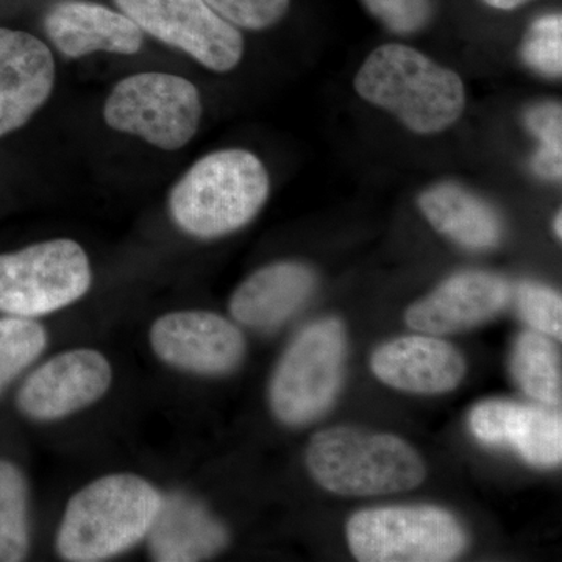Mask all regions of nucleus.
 <instances>
[{
  "label": "nucleus",
  "mask_w": 562,
  "mask_h": 562,
  "mask_svg": "<svg viewBox=\"0 0 562 562\" xmlns=\"http://www.w3.org/2000/svg\"><path fill=\"white\" fill-rule=\"evenodd\" d=\"M355 91L419 135L446 131L465 109L461 77L403 44L373 50L355 77Z\"/></svg>",
  "instance_id": "1"
},
{
  "label": "nucleus",
  "mask_w": 562,
  "mask_h": 562,
  "mask_svg": "<svg viewBox=\"0 0 562 562\" xmlns=\"http://www.w3.org/2000/svg\"><path fill=\"white\" fill-rule=\"evenodd\" d=\"M269 190V173L257 155L213 151L173 184L169 213L194 238H221L250 224L268 202Z\"/></svg>",
  "instance_id": "2"
},
{
  "label": "nucleus",
  "mask_w": 562,
  "mask_h": 562,
  "mask_svg": "<svg viewBox=\"0 0 562 562\" xmlns=\"http://www.w3.org/2000/svg\"><path fill=\"white\" fill-rule=\"evenodd\" d=\"M161 494L132 473L95 480L68 503L57 536L63 560L98 562L127 552L149 535Z\"/></svg>",
  "instance_id": "3"
},
{
  "label": "nucleus",
  "mask_w": 562,
  "mask_h": 562,
  "mask_svg": "<svg viewBox=\"0 0 562 562\" xmlns=\"http://www.w3.org/2000/svg\"><path fill=\"white\" fill-rule=\"evenodd\" d=\"M305 460L314 482L344 497L412 491L427 475L424 461L408 442L344 425L316 432Z\"/></svg>",
  "instance_id": "4"
},
{
  "label": "nucleus",
  "mask_w": 562,
  "mask_h": 562,
  "mask_svg": "<svg viewBox=\"0 0 562 562\" xmlns=\"http://www.w3.org/2000/svg\"><path fill=\"white\" fill-rule=\"evenodd\" d=\"M347 338L336 317L312 322L290 344L269 387L272 413L281 424H313L331 408L346 372Z\"/></svg>",
  "instance_id": "5"
},
{
  "label": "nucleus",
  "mask_w": 562,
  "mask_h": 562,
  "mask_svg": "<svg viewBox=\"0 0 562 562\" xmlns=\"http://www.w3.org/2000/svg\"><path fill=\"white\" fill-rule=\"evenodd\" d=\"M346 535L361 562L453 561L469 543L460 520L435 506L364 509L350 517Z\"/></svg>",
  "instance_id": "6"
},
{
  "label": "nucleus",
  "mask_w": 562,
  "mask_h": 562,
  "mask_svg": "<svg viewBox=\"0 0 562 562\" xmlns=\"http://www.w3.org/2000/svg\"><path fill=\"white\" fill-rule=\"evenodd\" d=\"M90 260L72 239H52L0 255V313L46 316L79 301L91 288Z\"/></svg>",
  "instance_id": "7"
},
{
  "label": "nucleus",
  "mask_w": 562,
  "mask_h": 562,
  "mask_svg": "<svg viewBox=\"0 0 562 562\" xmlns=\"http://www.w3.org/2000/svg\"><path fill=\"white\" fill-rule=\"evenodd\" d=\"M103 117L113 131L139 136L158 149L179 150L201 124V94L183 77L135 74L110 92Z\"/></svg>",
  "instance_id": "8"
},
{
  "label": "nucleus",
  "mask_w": 562,
  "mask_h": 562,
  "mask_svg": "<svg viewBox=\"0 0 562 562\" xmlns=\"http://www.w3.org/2000/svg\"><path fill=\"white\" fill-rule=\"evenodd\" d=\"M140 31L177 47L214 72L241 61L244 41L205 0H114Z\"/></svg>",
  "instance_id": "9"
},
{
  "label": "nucleus",
  "mask_w": 562,
  "mask_h": 562,
  "mask_svg": "<svg viewBox=\"0 0 562 562\" xmlns=\"http://www.w3.org/2000/svg\"><path fill=\"white\" fill-rule=\"evenodd\" d=\"M150 344L166 364L198 375L231 373L246 355L241 330L210 312L166 314L151 327Z\"/></svg>",
  "instance_id": "10"
},
{
  "label": "nucleus",
  "mask_w": 562,
  "mask_h": 562,
  "mask_svg": "<svg viewBox=\"0 0 562 562\" xmlns=\"http://www.w3.org/2000/svg\"><path fill=\"white\" fill-rule=\"evenodd\" d=\"M113 372L99 351H65L33 371L18 394V406L35 420H58L98 402Z\"/></svg>",
  "instance_id": "11"
},
{
  "label": "nucleus",
  "mask_w": 562,
  "mask_h": 562,
  "mask_svg": "<svg viewBox=\"0 0 562 562\" xmlns=\"http://www.w3.org/2000/svg\"><path fill=\"white\" fill-rule=\"evenodd\" d=\"M512 284L495 273H454L422 301L409 306L406 324L413 330L442 336L479 327L512 302Z\"/></svg>",
  "instance_id": "12"
},
{
  "label": "nucleus",
  "mask_w": 562,
  "mask_h": 562,
  "mask_svg": "<svg viewBox=\"0 0 562 562\" xmlns=\"http://www.w3.org/2000/svg\"><path fill=\"white\" fill-rule=\"evenodd\" d=\"M469 428L480 442L509 447L536 468L561 464L562 419L553 409L492 398L473 406Z\"/></svg>",
  "instance_id": "13"
},
{
  "label": "nucleus",
  "mask_w": 562,
  "mask_h": 562,
  "mask_svg": "<svg viewBox=\"0 0 562 562\" xmlns=\"http://www.w3.org/2000/svg\"><path fill=\"white\" fill-rule=\"evenodd\" d=\"M54 55L27 32L0 29V138L27 124L50 98Z\"/></svg>",
  "instance_id": "14"
},
{
  "label": "nucleus",
  "mask_w": 562,
  "mask_h": 562,
  "mask_svg": "<svg viewBox=\"0 0 562 562\" xmlns=\"http://www.w3.org/2000/svg\"><path fill=\"white\" fill-rule=\"evenodd\" d=\"M371 369L394 390L430 395L457 390L468 364L452 344L422 333L382 344L372 353Z\"/></svg>",
  "instance_id": "15"
},
{
  "label": "nucleus",
  "mask_w": 562,
  "mask_h": 562,
  "mask_svg": "<svg viewBox=\"0 0 562 562\" xmlns=\"http://www.w3.org/2000/svg\"><path fill=\"white\" fill-rule=\"evenodd\" d=\"M44 29L68 58L94 52L133 55L143 46V31L124 13L83 0H65L47 13Z\"/></svg>",
  "instance_id": "16"
},
{
  "label": "nucleus",
  "mask_w": 562,
  "mask_h": 562,
  "mask_svg": "<svg viewBox=\"0 0 562 562\" xmlns=\"http://www.w3.org/2000/svg\"><path fill=\"white\" fill-rule=\"evenodd\" d=\"M317 277L312 268L295 261L266 266L233 292L231 313L239 324L271 330L295 316L313 297Z\"/></svg>",
  "instance_id": "17"
},
{
  "label": "nucleus",
  "mask_w": 562,
  "mask_h": 562,
  "mask_svg": "<svg viewBox=\"0 0 562 562\" xmlns=\"http://www.w3.org/2000/svg\"><path fill=\"white\" fill-rule=\"evenodd\" d=\"M147 536L151 558L160 562L209 560L228 543L227 528L205 506L183 494L162 498Z\"/></svg>",
  "instance_id": "18"
},
{
  "label": "nucleus",
  "mask_w": 562,
  "mask_h": 562,
  "mask_svg": "<svg viewBox=\"0 0 562 562\" xmlns=\"http://www.w3.org/2000/svg\"><path fill=\"white\" fill-rule=\"evenodd\" d=\"M419 209L436 231L465 249L490 250L502 241L498 214L460 184L428 188L420 194Z\"/></svg>",
  "instance_id": "19"
},
{
  "label": "nucleus",
  "mask_w": 562,
  "mask_h": 562,
  "mask_svg": "<svg viewBox=\"0 0 562 562\" xmlns=\"http://www.w3.org/2000/svg\"><path fill=\"white\" fill-rule=\"evenodd\" d=\"M509 368L517 386L532 401L557 408L562 401L561 362L550 336L530 330L514 342Z\"/></svg>",
  "instance_id": "20"
},
{
  "label": "nucleus",
  "mask_w": 562,
  "mask_h": 562,
  "mask_svg": "<svg viewBox=\"0 0 562 562\" xmlns=\"http://www.w3.org/2000/svg\"><path fill=\"white\" fill-rule=\"evenodd\" d=\"M27 483L16 465L0 460V562L24 561L31 547Z\"/></svg>",
  "instance_id": "21"
},
{
  "label": "nucleus",
  "mask_w": 562,
  "mask_h": 562,
  "mask_svg": "<svg viewBox=\"0 0 562 562\" xmlns=\"http://www.w3.org/2000/svg\"><path fill=\"white\" fill-rule=\"evenodd\" d=\"M46 330L25 317L0 319V391L9 386L46 349Z\"/></svg>",
  "instance_id": "22"
},
{
  "label": "nucleus",
  "mask_w": 562,
  "mask_h": 562,
  "mask_svg": "<svg viewBox=\"0 0 562 562\" xmlns=\"http://www.w3.org/2000/svg\"><path fill=\"white\" fill-rule=\"evenodd\" d=\"M527 125L539 139L532 158V171L547 180H560L562 173V110L558 103H542L527 113Z\"/></svg>",
  "instance_id": "23"
},
{
  "label": "nucleus",
  "mask_w": 562,
  "mask_h": 562,
  "mask_svg": "<svg viewBox=\"0 0 562 562\" xmlns=\"http://www.w3.org/2000/svg\"><path fill=\"white\" fill-rule=\"evenodd\" d=\"M524 61L543 76L560 77L562 72V18L547 14L530 25L522 44Z\"/></svg>",
  "instance_id": "24"
},
{
  "label": "nucleus",
  "mask_w": 562,
  "mask_h": 562,
  "mask_svg": "<svg viewBox=\"0 0 562 562\" xmlns=\"http://www.w3.org/2000/svg\"><path fill=\"white\" fill-rule=\"evenodd\" d=\"M517 312L535 331L562 339V299L557 291L538 283H522L517 288Z\"/></svg>",
  "instance_id": "25"
},
{
  "label": "nucleus",
  "mask_w": 562,
  "mask_h": 562,
  "mask_svg": "<svg viewBox=\"0 0 562 562\" xmlns=\"http://www.w3.org/2000/svg\"><path fill=\"white\" fill-rule=\"evenodd\" d=\"M211 10L246 31L272 27L290 9L291 0H205Z\"/></svg>",
  "instance_id": "26"
},
{
  "label": "nucleus",
  "mask_w": 562,
  "mask_h": 562,
  "mask_svg": "<svg viewBox=\"0 0 562 562\" xmlns=\"http://www.w3.org/2000/svg\"><path fill=\"white\" fill-rule=\"evenodd\" d=\"M362 3L398 35L422 31L432 16V0H362Z\"/></svg>",
  "instance_id": "27"
},
{
  "label": "nucleus",
  "mask_w": 562,
  "mask_h": 562,
  "mask_svg": "<svg viewBox=\"0 0 562 562\" xmlns=\"http://www.w3.org/2000/svg\"><path fill=\"white\" fill-rule=\"evenodd\" d=\"M486 5L497 10H514L530 2V0H482Z\"/></svg>",
  "instance_id": "28"
},
{
  "label": "nucleus",
  "mask_w": 562,
  "mask_h": 562,
  "mask_svg": "<svg viewBox=\"0 0 562 562\" xmlns=\"http://www.w3.org/2000/svg\"><path fill=\"white\" fill-rule=\"evenodd\" d=\"M561 224H562V217H561V213H558L557 214V217H554V224H553V227H554V235L558 236V238H562V228H561Z\"/></svg>",
  "instance_id": "29"
}]
</instances>
